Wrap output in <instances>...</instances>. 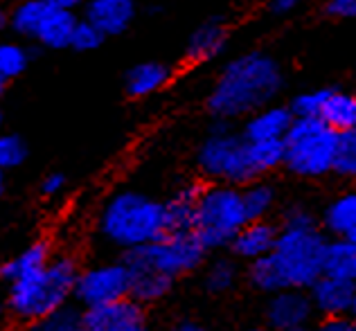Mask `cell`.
Segmentation results:
<instances>
[{
	"instance_id": "cell-1",
	"label": "cell",
	"mask_w": 356,
	"mask_h": 331,
	"mask_svg": "<svg viewBox=\"0 0 356 331\" xmlns=\"http://www.w3.org/2000/svg\"><path fill=\"white\" fill-rule=\"evenodd\" d=\"M289 72L282 56L266 47H248L221 63L208 92L203 111L210 120L239 122L266 104L284 99Z\"/></svg>"
},
{
	"instance_id": "cell-2",
	"label": "cell",
	"mask_w": 356,
	"mask_h": 331,
	"mask_svg": "<svg viewBox=\"0 0 356 331\" xmlns=\"http://www.w3.org/2000/svg\"><path fill=\"white\" fill-rule=\"evenodd\" d=\"M81 264L77 252L54 250L45 266L3 286L9 325L30 327L65 302H72Z\"/></svg>"
},
{
	"instance_id": "cell-3",
	"label": "cell",
	"mask_w": 356,
	"mask_h": 331,
	"mask_svg": "<svg viewBox=\"0 0 356 331\" xmlns=\"http://www.w3.org/2000/svg\"><path fill=\"white\" fill-rule=\"evenodd\" d=\"M167 232L163 198L140 187H120L102 201L95 234L106 248L127 252Z\"/></svg>"
},
{
	"instance_id": "cell-4",
	"label": "cell",
	"mask_w": 356,
	"mask_h": 331,
	"mask_svg": "<svg viewBox=\"0 0 356 331\" xmlns=\"http://www.w3.org/2000/svg\"><path fill=\"white\" fill-rule=\"evenodd\" d=\"M194 176L203 183H226L241 187L250 183L255 167L250 163L248 140L239 134L235 122L210 120L194 149Z\"/></svg>"
},
{
	"instance_id": "cell-5",
	"label": "cell",
	"mask_w": 356,
	"mask_h": 331,
	"mask_svg": "<svg viewBox=\"0 0 356 331\" xmlns=\"http://www.w3.org/2000/svg\"><path fill=\"white\" fill-rule=\"evenodd\" d=\"M339 131L318 118H293L282 138L284 163L282 172L296 181L318 183L330 178L332 158Z\"/></svg>"
},
{
	"instance_id": "cell-6",
	"label": "cell",
	"mask_w": 356,
	"mask_h": 331,
	"mask_svg": "<svg viewBox=\"0 0 356 331\" xmlns=\"http://www.w3.org/2000/svg\"><path fill=\"white\" fill-rule=\"evenodd\" d=\"M248 221L241 203V192L235 185L205 183L194 210L192 232L208 248V252L228 250V243L243 223Z\"/></svg>"
},
{
	"instance_id": "cell-7",
	"label": "cell",
	"mask_w": 356,
	"mask_h": 331,
	"mask_svg": "<svg viewBox=\"0 0 356 331\" xmlns=\"http://www.w3.org/2000/svg\"><path fill=\"white\" fill-rule=\"evenodd\" d=\"M208 248L192 230H172L145 245L122 252L120 257L127 266L154 268L178 282L196 275L201 271L203 261L208 259Z\"/></svg>"
},
{
	"instance_id": "cell-8",
	"label": "cell",
	"mask_w": 356,
	"mask_h": 331,
	"mask_svg": "<svg viewBox=\"0 0 356 331\" xmlns=\"http://www.w3.org/2000/svg\"><path fill=\"white\" fill-rule=\"evenodd\" d=\"M327 236L321 228H280L270 257L275 259L286 286L309 289L323 275Z\"/></svg>"
},
{
	"instance_id": "cell-9",
	"label": "cell",
	"mask_w": 356,
	"mask_h": 331,
	"mask_svg": "<svg viewBox=\"0 0 356 331\" xmlns=\"http://www.w3.org/2000/svg\"><path fill=\"white\" fill-rule=\"evenodd\" d=\"M129 268L118 255L115 259H104L95 264H86L79 268L77 282H74L72 302L81 309H90L97 305H106L129 296Z\"/></svg>"
},
{
	"instance_id": "cell-10",
	"label": "cell",
	"mask_w": 356,
	"mask_h": 331,
	"mask_svg": "<svg viewBox=\"0 0 356 331\" xmlns=\"http://www.w3.org/2000/svg\"><path fill=\"white\" fill-rule=\"evenodd\" d=\"M230 16L228 14H210L203 21L192 27V32L187 34L181 63L185 68H196V65L217 61L221 54H226L230 45Z\"/></svg>"
},
{
	"instance_id": "cell-11",
	"label": "cell",
	"mask_w": 356,
	"mask_h": 331,
	"mask_svg": "<svg viewBox=\"0 0 356 331\" xmlns=\"http://www.w3.org/2000/svg\"><path fill=\"white\" fill-rule=\"evenodd\" d=\"M147 307L134 298H120L106 305L83 309L81 325L86 331H140L149 327Z\"/></svg>"
},
{
	"instance_id": "cell-12",
	"label": "cell",
	"mask_w": 356,
	"mask_h": 331,
	"mask_svg": "<svg viewBox=\"0 0 356 331\" xmlns=\"http://www.w3.org/2000/svg\"><path fill=\"white\" fill-rule=\"evenodd\" d=\"M140 9V0H83L79 16L95 25L106 39H118L136 25Z\"/></svg>"
},
{
	"instance_id": "cell-13",
	"label": "cell",
	"mask_w": 356,
	"mask_h": 331,
	"mask_svg": "<svg viewBox=\"0 0 356 331\" xmlns=\"http://www.w3.org/2000/svg\"><path fill=\"white\" fill-rule=\"evenodd\" d=\"M316 311L312 300H309L307 289H282L277 293L266 296L264 305V320L270 331H280L286 327L312 325Z\"/></svg>"
},
{
	"instance_id": "cell-14",
	"label": "cell",
	"mask_w": 356,
	"mask_h": 331,
	"mask_svg": "<svg viewBox=\"0 0 356 331\" xmlns=\"http://www.w3.org/2000/svg\"><path fill=\"white\" fill-rule=\"evenodd\" d=\"M176 77V65L163 59H145L129 65L122 74V90L131 102H145L163 92Z\"/></svg>"
},
{
	"instance_id": "cell-15",
	"label": "cell",
	"mask_w": 356,
	"mask_h": 331,
	"mask_svg": "<svg viewBox=\"0 0 356 331\" xmlns=\"http://www.w3.org/2000/svg\"><path fill=\"white\" fill-rule=\"evenodd\" d=\"M316 316H354L356 311V280H339L321 275L307 289Z\"/></svg>"
},
{
	"instance_id": "cell-16",
	"label": "cell",
	"mask_w": 356,
	"mask_h": 331,
	"mask_svg": "<svg viewBox=\"0 0 356 331\" xmlns=\"http://www.w3.org/2000/svg\"><path fill=\"white\" fill-rule=\"evenodd\" d=\"M280 225L275 219H248L228 243V252L241 264L259 259L273 250Z\"/></svg>"
},
{
	"instance_id": "cell-17",
	"label": "cell",
	"mask_w": 356,
	"mask_h": 331,
	"mask_svg": "<svg viewBox=\"0 0 356 331\" xmlns=\"http://www.w3.org/2000/svg\"><path fill=\"white\" fill-rule=\"evenodd\" d=\"M293 113L284 99H277L273 104H266L250 115L243 118L237 129L248 142H261V140H282L286 129L291 127Z\"/></svg>"
},
{
	"instance_id": "cell-18",
	"label": "cell",
	"mask_w": 356,
	"mask_h": 331,
	"mask_svg": "<svg viewBox=\"0 0 356 331\" xmlns=\"http://www.w3.org/2000/svg\"><path fill=\"white\" fill-rule=\"evenodd\" d=\"M201 289L212 298H223L243 282V264L228 250L210 252L201 266Z\"/></svg>"
},
{
	"instance_id": "cell-19",
	"label": "cell",
	"mask_w": 356,
	"mask_h": 331,
	"mask_svg": "<svg viewBox=\"0 0 356 331\" xmlns=\"http://www.w3.org/2000/svg\"><path fill=\"white\" fill-rule=\"evenodd\" d=\"M318 228L330 239L356 241V194L352 189L334 194L318 212Z\"/></svg>"
},
{
	"instance_id": "cell-20",
	"label": "cell",
	"mask_w": 356,
	"mask_h": 331,
	"mask_svg": "<svg viewBox=\"0 0 356 331\" xmlns=\"http://www.w3.org/2000/svg\"><path fill=\"white\" fill-rule=\"evenodd\" d=\"M203 181L199 176H192L187 181L178 183L170 196L163 198L165 205V223H167V232L172 230H192V221H194V210L196 203H199Z\"/></svg>"
},
{
	"instance_id": "cell-21",
	"label": "cell",
	"mask_w": 356,
	"mask_h": 331,
	"mask_svg": "<svg viewBox=\"0 0 356 331\" xmlns=\"http://www.w3.org/2000/svg\"><path fill=\"white\" fill-rule=\"evenodd\" d=\"M79 21V12H68V9H54L45 14L39 30H36L32 45L39 52H65L70 50L72 30Z\"/></svg>"
},
{
	"instance_id": "cell-22",
	"label": "cell",
	"mask_w": 356,
	"mask_h": 331,
	"mask_svg": "<svg viewBox=\"0 0 356 331\" xmlns=\"http://www.w3.org/2000/svg\"><path fill=\"white\" fill-rule=\"evenodd\" d=\"M127 268L131 277L129 298H134L138 305H143L147 309L165 302L178 284L174 277L165 275V273H158L154 268H145V266H127Z\"/></svg>"
},
{
	"instance_id": "cell-23",
	"label": "cell",
	"mask_w": 356,
	"mask_h": 331,
	"mask_svg": "<svg viewBox=\"0 0 356 331\" xmlns=\"http://www.w3.org/2000/svg\"><path fill=\"white\" fill-rule=\"evenodd\" d=\"M57 250V245L50 236H39L25 245L21 252H16L14 257L0 261V286H7L9 282L27 275V273L39 271L41 266L48 264V259Z\"/></svg>"
},
{
	"instance_id": "cell-24",
	"label": "cell",
	"mask_w": 356,
	"mask_h": 331,
	"mask_svg": "<svg viewBox=\"0 0 356 331\" xmlns=\"http://www.w3.org/2000/svg\"><path fill=\"white\" fill-rule=\"evenodd\" d=\"M239 192L248 219H275L282 194H280V185L273 176L252 178L250 183L239 187Z\"/></svg>"
},
{
	"instance_id": "cell-25",
	"label": "cell",
	"mask_w": 356,
	"mask_h": 331,
	"mask_svg": "<svg viewBox=\"0 0 356 331\" xmlns=\"http://www.w3.org/2000/svg\"><path fill=\"white\" fill-rule=\"evenodd\" d=\"M318 120H323L334 131H350L356 129V95L354 90L339 86V83H327L325 97L318 108Z\"/></svg>"
},
{
	"instance_id": "cell-26",
	"label": "cell",
	"mask_w": 356,
	"mask_h": 331,
	"mask_svg": "<svg viewBox=\"0 0 356 331\" xmlns=\"http://www.w3.org/2000/svg\"><path fill=\"white\" fill-rule=\"evenodd\" d=\"M36 54H39V50H36L32 43L16 39L12 34L0 36V72H3L9 81L23 77V74L30 70V65L34 63Z\"/></svg>"
},
{
	"instance_id": "cell-27",
	"label": "cell",
	"mask_w": 356,
	"mask_h": 331,
	"mask_svg": "<svg viewBox=\"0 0 356 331\" xmlns=\"http://www.w3.org/2000/svg\"><path fill=\"white\" fill-rule=\"evenodd\" d=\"M48 12L50 5H45L43 0H16L9 7V34L32 43L36 30H39V25Z\"/></svg>"
},
{
	"instance_id": "cell-28",
	"label": "cell",
	"mask_w": 356,
	"mask_h": 331,
	"mask_svg": "<svg viewBox=\"0 0 356 331\" xmlns=\"http://www.w3.org/2000/svg\"><path fill=\"white\" fill-rule=\"evenodd\" d=\"M323 275L356 280V241L327 239L323 252Z\"/></svg>"
},
{
	"instance_id": "cell-29",
	"label": "cell",
	"mask_w": 356,
	"mask_h": 331,
	"mask_svg": "<svg viewBox=\"0 0 356 331\" xmlns=\"http://www.w3.org/2000/svg\"><path fill=\"white\" fill-rule=\"evenodd\" d=\"M243 280H246L248 286L259 293V296H270V293H277L282 289H289L284 280H282V273H280L275 259L270 257V252L264 255L259 259H252L248 264H243Z\"/></svg>"
},
{
	"instance_id": "cell-30",
	"label": "cell",
	"mask_w": 356,
	"mask_h": 331,
	"mask_svg": "<svg viewBox=\"0 0 356 331\" xmlns=\"http://www.w3.org/2000/svg\"><path fill=\"white\" fill-rule=\"evenodd\" d=\"M336 181L350 183L356 176V129L339 131L332 158V174Z\"/></svg>"
},
{
	"instance_id": "cell-31",
	"label": "cell",
	"mask_w": 356,
	"mask_h": 331,
	"mask_svg": "<svg viewBox=\"0 0 356 331\" xmlns=\"http://www.w3.org/2000/svg\"><path fill=\"white\" fill-rule=\"evenodd\" d=\"M250 163L257 176H275L282 172L284 163V142L282 140H261L248 142Z\"/></svg>"
},
{
	"instance_id": "cell-32",
	"label": "cell",
	"mask_w": 356,
	"mask_h": 331,
	"mask_svg": "<svg viewBox=\"0 0 356 331\" xmlns=\"http://www.w3.org/2000/svg\"><path fill=\"white\" fill-rule=\"evenodd\" d=\"M81 314L83 309L74 302H65L59 309L50 311L48 316L39 318L30 327H25L27 331H77L81 327Z\"/></svg>"
},
{
	"instance_id": "cell-33",
	"label": "cell",
	"mask_w": 356,
	"mask_h": 331,
	"mask_svg": "<svg viewBox=\"0 0 356 331\" xmlns=\"http://www.w3.org/2000/svg\"><path fill=\"white\" fill-rule=\"evenodd\" d=\"M275 221L280 228H316L318 210L307 201H302V198L282 201L275 212Z\"/></svg>"
},
{
	"instance_id": "cell-34",
	"label": "cell",
	"mask_w": 356,
	"mask_h": 331,
	"mask_svg": "<svg viewBox=\"0 0 356 331\" xmlns=\"http://www.w3.org/2000/svg\"><path fill=\"white\" fill-rule=\"evenodd\" d=\"M30 160V142L14 131H0V169L14 172Z\"/></svg>"
},
{
	"instance_id": "cell-35",
	"label": "cell",
	"mask_w": 356,
	"mask_h": 331,
	"mask_svg": "<svg viewBox=\"0 0 356 331\" xmlns=\"http://www.w3.org/2000/svg\"><path fill=\"white\" fill-rule=\"evenodd\" d=\"M108 39L92 23H88L86 18L79 16L77 25H74L72 30V39H70V50L72 52H79V54H92L102 50V45H104Z\"/></svg>"
},
{
	"instance_id": "cell-36",
	"label": "cell",
	"mask_w": 356,
	"mask_h": 331,
	"mask_svg": "<svg viewBox=\"0 0 356 331\" xmlns=\"http://www.w3.org/2000/svg\"><path fill=\"white\" fill-rule=\"evenodd\" d=\"M325 86H309L302 90H296L291 97L286 99L289 108H291L293 118H316L318 108H321V102L325 97Z\"/></svg>"
},
{
	"instance_id": "cell-37",
	"label": "cell",
	"mask_w": 356,
	"mask_h": 331,
	"mask_svg": "<svg viewBox=\"0 0 356 331\" xmlns=\"http://www.w3.org/2000/svg\"><path fill=\"white\" fill-rule=\"evenodd\" d=\"M70 181L68 176L59 169H54V172H48L41 181H39V196L43 201H57L59 196L65 194V189H68Z\"/></svg>"
},
{
	"instance_id": "cell-38",
	"label": "cell",
	"mask_w": 356,
	"mask_h": 331,
	"mask_svg": "<svg viewBox=\"0 0 356 331\" xmlns=\"http://www.w3.org/2000/svg\"><path fill=\"white\" fill-rule=\"evenodd\" d=\"M321 12L327 21H352L356 16V0H325Z\"/></svg>"
},
{
	"instance_id": "cell-39",
	"label": "cell",
	"mask_w": 356,
	"mask_h": 331,
	"mask_svg": "<svg viewBox=\"0 0 356 331\" xmlns=\"http://www.w3.org/2000/svg\"><path fill=\"white\" fill-rule=\"evenodd\" d=\"M312 331H356V323L352 316H330L318 320Z\"/></svg>"
},
{
	"instance_id": "cell-40",
	"label": "cell",
	"mask_w": 356,
	"mask_h": 331,
	"mask_svg": "<svg viewBox=\"0 0 356 331\" xmlns=\"http://www.w3.org/2000/svg\"><path fill=\"white\" fill-rule=\"evenodd\" d=\"M305 0H266V12L273 18H289L293 16Z\"/></svg>"
},
{
	"instance_id": "cell-41",
	"label": "cell",
	"mask_w": 356,
	"mask_h": 331,
	"mask_svg": "<svg viewBox=\"0 0 356 331\" xmlns=\"http://www.w3.org/2000/svg\"><path fill=\"white\" fill-rule=\"evenodd\" d=\"M45 5H50L54 9H68V12H79L83 0H43Z\"/></svg>"
},
{
	"instance_id": "cell-42",
	"label": "cell",
	"mask_w": 356,
	"mask_h": 331,
	"mask_svg": "<svg viewBox=\"0 0 356 331\" xmlns=\"http://www.w3.org/2000/svg\"><path fill=\"white\" fill-rule=\"evenodd\" d=\"M167 331H208L201 323H194V320H183V323H176Z\"/></svg>"
},
{
	"instance_id": "cell-43",
	"label": "cell",
	"mask_w": 356,
	"mask_h": 331,
	"mask_svg": "<svg viewBox=\"0 0 356 331\" xmlns=\"http://www.w3.org/2000/svg\"><path fill=\"white\" fill-rule=\"evenodd\" d=\"M9 34V5L0 0V36Z\"/></svg>"
},
{
	"instance_id": "cell-44",
	"label": "cell",
	"mask_w": 356,
	"mask_h": 331,
	"mask_svg": "<svg viewBox=\"0 0 356 331\" xmlns=\"http://www.w3.org/2000/svg\"><path fill=\"white\" fill-rule=\"evenodd\" d=\"M7 325H9V320H7V307H5V293H3V286H0V331Z\"/></svg>"
},
{
	"instance_id": "cell-45",
	"label": "cell",
	"mask_w": 356,
	"mask_h": 331,
	"mask_svg": "<svg viewBox=\"0 0 356 331\" xmlns=\"http://www.w3.org/2000/svg\"><path fill=\"white\" fill-rule=\"evenodd\" d=\"M9 83H12V81H9V79L5 77V74L0 72V99H3L5 95H7V88H9Z\"/></svg>"
},
{
	"instance_id": "cell-46",
	"label": "cell",
	"mask_w": 356,
	"mask_h": 331,
	"mask_svg": "<svg viewBox=\"0 0 356 331\" xmlns=\"http://www.w3.org/2000/svg\"><path fill=\"white\" fill-rule=\"evenodd\" d=\"M5 192H7V172L0 169V198L5 196Z\"/></svg>"
},
{
	"instance_id": "cell-47",
	"label": "cell",
	"mask_w": 356,
	"mask_h": 331,
	"mask_svg": "<svg viewBox=\"0 0 356 331\" xmlns=\"http://www.w3.org/2000/svg\"><path fill=\"white\" fill-rule=\"evenodd\" d=\"M280 331H312V325H300V327H286Z\"/></svg>"
},
{
	"instance_id": "cell-48",
	"label": "cell",
	"mask_w": 356,
	"mask_h": 331,
	"mask_svg": "<svg viewBox=\"0 0 356 331\" xmlns=\"http://www.w3.org/2000/svg\"><path fill=\"white\" fill-rule=\"evenodd\" d=\"M241 331H270L268 327H248V329H241Z\"/></svg>"
},
{
	"instance_id": "cell-49",
	"label": "cell",
	"mask_w": 356,
	"mask_h": 331,
	"mask_svg": "<svg viewBox=\"0 0 356 331\" xmlns=\"http://www.w3.org/2000/svg\"><path fill=\"white\" fill-rule=\"evenodd\" d=\"M3 127H5V113L0 108V131H3Z\"/></svg>"
},
{
	"instance_id": "cell-50",
	"label": "cell",
	"mask_w": 356,
	"mask_h": 331,
	"mask_svg": "<svg viewBox=\"0 0 356 331\" xmlns=\"http://www.w3.org/2000/svg\"><path fill=\"white\" fill-rule=\"evenodd\" d=\"M140 331H154V329H149V327H145V329H140Z\"/></svg>"
},
{
	"instance_id": "cell-51",
	"label": "cell",
	"mask_w": 356,
	"mask_h": 331,
	"mask_svg": "<svg viewBox=\"0 0 356 331\" xmlns=\"http://www.w3.org/2000/svg\"><path fill=\"white\" fill-rule=\"evenodd\" d=\"M77 331H86V329H83V325H81V327H79V329H77Z\"/></svg>"
}]
</instances>
